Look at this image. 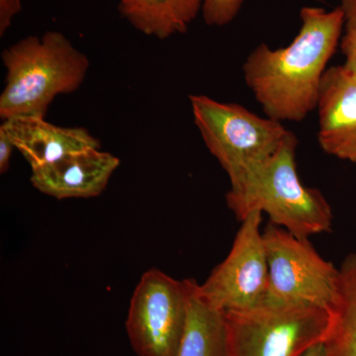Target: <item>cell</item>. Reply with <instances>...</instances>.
<instances>
[{
    "label": "cell",
    "mask_w": 356,
    "mask_h": 356,
    "mask_svg": "<svg viewBox=\"0 0 356 356\" xmlns=\"http://www.w3.org/2000/svg\"><path fill=\"white\" fill-rule=\"evenodd\" d=\"M300 18L291 44L276 50L259 44L243 65L245 83L266 117L281 123L304 120L317 109L323 76L343 31L339 6H305Z\"/></svg>",
    "instance_id": "obj_1"
},
{
    "label": "cell",
    "mask_w": 356,
    "mask_h": 356,
    "mask_svg": "<svg viewBox=\"0 0 356 356\" xmlns=\"http://www.w3.org/2000/svg\"><path fill=\"white\" fill-rule=\"evenodd\" d=\"M294 133L271 158L231 184L227 205L242 222L250 213H266L270 224L299 238L332 229V210L322 192L302 184L296 168Z\"/></svg>",
    "instance_id": "obj_2"
},
{
    "label": "cell",
    "mask_w": 356,
    "mask_h": 356,
    "mask_svg": "<svg viewBox=\"0 0 356 356\" xmlns=\"http://www.w3.org/2000/svg\"><path fill=\"white\" fill-rule=\"evenodd\" d=\"M6 86L0 95V118H44L58 95H70L86 81L89 65L86 54L63 33L47 31L28 36L2 51Z\"/></svg>",
    "instance_id": "obj_3"
},
{
    "label": "cell",
    "mask_w": 356,
    "mask_h": 356,
    "mask_svg": "<svg viewBox=\"0 0 356 356\" xmlns=\"http://www.w3.org/2000/svg\"><path fill=\"white\" fill-rule=\"evenodd\" d=\"M331 323L325 309L268 300L225 312L227 356H302L325 341Z\"/></svg>",
    "instance_id": "obj_4"
},
{
    "label": "cell",
    "mask_w": 356,
    "mask_h": 356,
    "mask_svg": "<svg viewBox=\"0 0 356 356\" xmlns=\"http://www.w3.org/2000/svg\"><path fill=\"white\" fill-rule=\"evenodd\" d=\"M189 102L206 147L231 184L271 158L292 133L281 122L262 118L236 103L202 95L189 96Z\"/></svg>",
    "instance_id": "obj_5"
},
{
    "label": "cell",
    "mask_w": 356,
    "mask_h": 356,
    "mask_svg": "<svg viewBox=\"0 0 356 356\" xmlns=\"http://www.w3.org/2000/svg\"><path fill=\"white\" fill-rule=\"evenodd\" d=\"M262 236L269 274L266 300L318 307L332 314L339 297V268L323 259L309 238L270 222Z\"/></svg>",
    "instance_id": "obj_6"
},
{
    "label": "cell",
    "mask_w": 356,
    "mask_h": 356,
    "mask_svg": "<svg viewBox=\"0 0 356 356\" xmlns=\"http://www.w3.org/2000/svg\"><path fill=\"white\" fill-rule=\"evenodd\" d=\"M192 278L158 268L143 274L129 307L126 332L138 356H177L188 313Z\"/></svg>",
    "instance_id": "obj_7"
},
{
    "label": "cell",
    "mask_w": 356,
    "mask_h": 356,
    "mask_svg": "<svg viewBox=\"0 0 356 356\" xmlns=\"http://www.w3.org/2000/svg\"><path fill=\"white\" fill-rule=\"evenodd\" d=\"M261 222V211L250 213L226 259L199 284L204 298L222 311L252 308L266 300L269 274Z\"/></svg>",
    "instance_id": "obj_8"
},
{
    "label": "cell",
    "mask_w": 356,
    "mask_h": 356,
    "mask_svg": "<svg viewBox=\"0 0 356 356\" xmlns=\"http://www.w3.org/2000/svg\"><path fill=\"white\" fill-rule=\"evenodd\" d=\"M318 140L325 154L356 163V72L327 67L318 102Z\"/></svg>",
    "instance_id": "obj_9"
},
{
    "label": "cell",
    "mask_w": 356,
    "mask_h": 356,
    "mask_svg": "<svg viewBox=\"0 0 356 356\" xmlns=\"http://www.w3.org/2000/svg\"><path fill=\"white\" fill-rule=\"evenodd\" d=\"M119 165L117 156L90 147L32 168L30 180L37 191L58 200L95 198L106 189Z\"/></svg>",
    "instance_id": "obj_10"
},
{
    "label": "cell",
    "mask_w": 356,
    "mask_h": 356,
    "mask_svg": "<svg viewBox=\"0 0 356 356\" xmlns=\"http://www.w3.org/2000/svg\"><path fill=\"white\" fill-rule=\"evenodd\" d=\"M0 128L31 168L54 163L67 154L100 147L99 140L86 129L54 125L40 117H14L4 120Z\"/></svg>",
    "instance_id": "obj_11"
},
{
    "label": "cell",
    "mask_w": 356,
    "mask_h": 356,
    "mask_svg": "<svg viewBox=\"0 0 356 356\" xmlns=\"http://www.w3.org/2000/svg\"><path fill=\"white\" fill-rule=\"evenodd\" d=\"M204 0H119L121 15L138 31L165 40L187 32Z\"/></svg>",
    "instance_id": "obj_12"
},
{
    "label": "cell",
    "mask_w": 356,
    "mask_h": 356,
    "mask_svg": "<svg viewBox=\"0 0 356 356\" xmlns=\"http://www.w3.org/2000/svg\"><path fill=\"white\" fill-rule=\"evenodd\" d=\"M192 278L188 313L177 356H227L225 312L213 306Z\"/></svg>",
    "instance_id": "obj_13"
},
{
    "label": "cell",
    "mask_w": 356,
    "mask_h": 356,
    "mask_svg": "<svg viewBox=\"0 0 356 356\" xmlns=\"http://www.w3.org/2000/svg\"><path fill=\"white\" fill-rule=\"evenodd\" d=\"M323 346L324 356H356V252L339 267V297Z\"/></svg>",
    "instance_id": "obj_14"
},
{
    "label": "cell",
    "mask_w": 356,
    "mask_h": 356,
    "mask_svg": "<svg viewBox=\"0 0 356 356\" xmlns=\"http://www.w3.org/2000/svg\"><path fill=\"white\" fill-rule=\"evenodd\" d=\"M339 7L343 13V31L339 43L343 65L356 72V0H341Z\"/></svg>",
    "instance_id": "obj_15"
},
{
    "label": "cell",
    "mask_w": 356,
    "mask_h": 356,
    "mask_svg": "<svg viewBox=\"0 0 356 356\" xmlns=\"http://www.w3.org/2000/svg\"><path fill=\"white\" fill-rule=\"evenodd\" d=\"M243 0H204V21L209 26L228 25L242 8Z\"/></svg>",
    "instance_id": "obj_16"
},
{
    "label": "cell",
    "mask_w": 356,
    "mask_h": 356,
    "mask_svg": "<svg viewBox=\"0 0 356 356\" xmlns=\"http://www.w3.org/2000/svg\"><path fill=\"white\" fill-rule=\"evenodd\" d=\"M22 9L21 0H0V37L6 34L11 23Z\"/></svg>",
    "instance_id": "obj_17"
},
{
    "label": "cell",
    "mask_w": 356,
    "mask_h": 356,
    "mask_svg": "<svg viewBox=\"0 0 356 356\" xmlns=\"http://www.w3.org/2000/svg\"><path fill=\"white\" fill-rule=\"evenodd\" d=\"M14 147L13 140L8 137L3 129L0 128V173L4 175L10 165L11 154Z\"/></svg>",
    "instance_id": "obj_18"
},
{
    "label": "cell",
    "mask_w": 356,
    "mask_h": 356,
    "mask_svg": "<svg viewBox=\"0 0 356 356\" xmlns=\"http://www.w3.org/2000/svg\"><path fill=\"white\" fill-rule=\"evenodd\" d=\"M302 356H324V346L323 343L316 344L310 350L306 351Z\"/></svg>",
    "instance_id": "obj_19"
}]
</instances>
